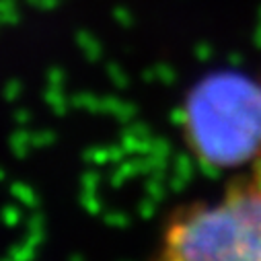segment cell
<instances>
[{
	"label": "cell",
	"mask_w": 261,
	"mask_h": 261,
	"mask_svg": "<svg viewBox=\"0 0 261 261\" xmlns=\"http://www.w3.org/2000/svg\"><path fill=\"white\" fill-rule=\"evenodd\" d=\"M150 261H261V179L237 177L171 210Z\"/></svg>",
	"instance_id": "cell-1"
},
{
	"label": "cell",
	"mask_w": 261,
	"mask_h": 261,
	"mask_svg": "<svg viewBox=\"0 0 261 261\" xmlns=\"http://www.w3.org/2000/svg\"><path fill=\"white\" fill-rule=\"evenodd\" d=\"M259 179H261V150H259V154H257V161H255V171H253Z\"/></svg>",
	"instance_id": "cell-2"
}]
</instances>
